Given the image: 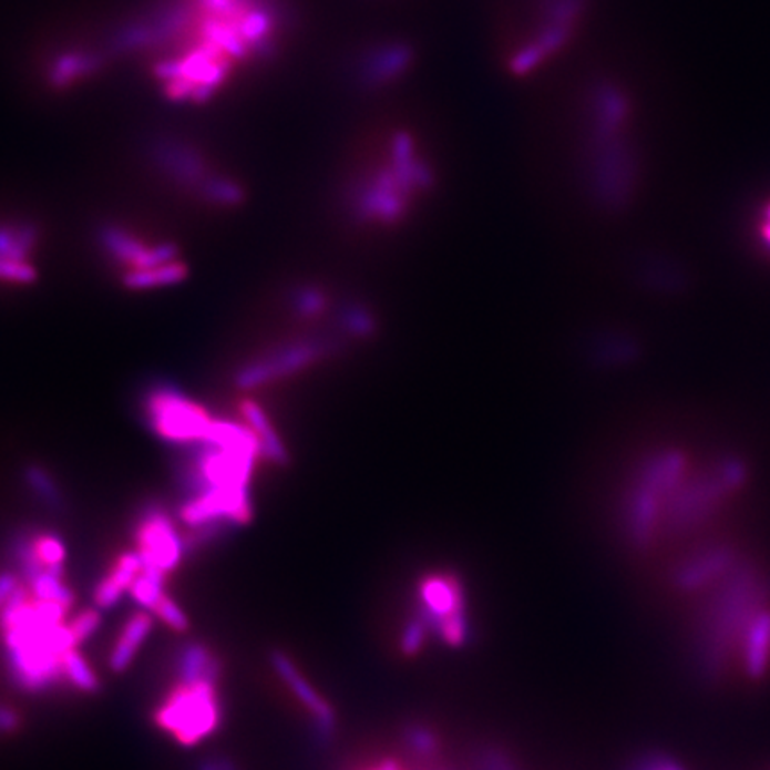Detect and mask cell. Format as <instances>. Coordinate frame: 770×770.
Segmentation results:
<instances>
[{"instance_id":"obj_5","label":"cell","mask_w":770,"mask_h":770,"mask_svg":"<svg viewBox=\"0 0 770 770\" xmlns=\"http://www.w3.org/2000/svg\"><path fill=\"white\" fill-rule=\"evenodd\" d=\"M763 593L752 579H737L710 606L702 626V660L710 669H719L729 655L743 646L758 620L766 614Z\"/></svg>"},{"instance_id":"obj_27","label":"cell","mask_w":770,"mask_h":770,"mask_svg":"<svg viewBox=\"0 0 770 770\" xmlns=\"http://www.w3.org/2000/svg\"><path fill=\"white\" fill-rule=\"evenodd\" d=\"M152 616L163 620L168 628L175 629V632H184L187 628L186 614L168 594L157 603V606L152 610Z\"/></svg>"},{"instance_id":"obj_20","label":"cell","mask_w":770,"mask_h":770,"mask_svg":"<svg viewBox=\"0 0 770 770\" xmlns=\"http://www.w3.org/2000/svg\"><path fill=\"white\" fill-rule=\"evenodd\" d=\"M22 479L34 496L51 511L63 509L64 496L54 476L40 464H29L23 468Z\"/></svg>"},{"instance_id":"obj_11","label":"cell","mask_w":770,"mask_h":770,"mask_svg":"<svg viewBox=\"0 0 770 770\" xmlns=\"http://www.w3.org/2000/svg\"><path fill=\"white\" fill-rule=\"evenodd\" d=\"M107 51L101 52L86 43L64 47L51 55L45 66V81L54 90H70L81 86L88 79L101 72L102 64L107 58Z\"/></svg>"},{"instance_id":"obj_16","label":"cell","mask_w":770,"mask_h":770,"mask_svg":"<svg viewBox=\"0 0 770 770\" xmlns=\"http://www.w3.org/2000/svg\"><path fill=\"white\" fill-rule=\"evenodd\" d=\"M175 675H177L178 684L218 681L219 664L209 647L189 643L178 651L175 658Z\"/></svg>"},{"instance_id":"obj_15","label":"cell","mask_w":770,"mask_h":770,"mask_svg":"<svg viewBox=\"0 0 770 770\" xmlns=\"http://www.w3.org/2000/svg\"><path fill=\"white\" fill-rule=\"evenodd\" d=\"M152 628H154V616L145 610L136 612L125 623L119 638H116V644L111 649L110 660H107L113 673H124L133 664L137 651L142 649L146 638L151 635Z\"/></svg>"},{"instance_id":"obj_22","label":"cell","mask_w":770,"mask_h":770,"mask_svg":"<svg viewBox=\"0 0 770 770\" xmlns=\"http://www.w3.org/2000/svg\"><path fill=\"white\" fill-rule=\"evenodd\" d=\"M63 678L81 692L93 694L101 688L99 676L78 647L70 649L63 657Z\"/></svg>"},{"instance_id":"obj_8","label":"cell","mask_w":770,"mask_h":770,"mask_svg":"<svg viewBox=\"0 0 770 770\" xmlns=\"http://www.w3.org/2000/svg\"><path fill=\"white\" fill-rule=\"evenodd\" d=\"M134 537L143 569L160 571L163 575L172 573L189 550L186 535H181L168 512L155 503L143 506L137 515Z\"/></svg>"},{"instance_id":"obj_4","label":"cell","mask_w":770,"mask_h":770,"mask_svg":"<svg viewBox=\"0 0 770 770\" xmlns=\"http://www.w3.org/2000/svg\"><path fill=\"white\" fill-rule=\"evenodd\" d=\"M151 155L157 170L172 183L189 189L211 206L233 209L247 198L243 184L216 168L209 155L195 143L172 136L160 137L152 145Z\"/></svg>"},{"instance_id":"obj_26","label":"cell","mask_w":770,"mask_h":770,"mask_svg":"<svg viewBox=\"0 0 770 770\" xmlns=\"http://www.w3.org/2000/svg\"><path fill=\"white\" fill-rule=\"evenodd\" d=\"M101 610L99 608L79 612L78 616L73 617L69 623L75 644L79 646V644L86 643L88 638H92L99 626H101Z\"/></svg>"},{"instance_id":"obj_31","label":"cell","mask_w":770,"mask_h":770,"mask_svg":"<svg viewBox=\"0 0 770 770\" xmlns=\"http://www.w3.org/2000/svg\"><path fill=\"white\" fill-rule=\"evenodd\" d=\"M201 770H237L233 766V761L225 760V758H213V760L204 761L201 766Z\"/></svg>"},{"instance_id":"obj_24","label":"cell","mask_w":770,"mask_h":770,"mask_svg":"<svg viewBox=\"0 0 770 770\" xmlns=\"http://www.w3.org/2000/svg\"><path fill=\"white\" fill-rule=\"evenodd\" d=\"M32 544L37 550V555L43 565L52 569H63V562L66 558V546L63 538L55 534H34Z\"/></svg>"},{"instance_id":"obj_23","label":"cell","mask_w":770,"mask_h":770,"mask_svg":"<svg viewBox=\"0 0 770 770\" xmlns=\"http://www.w3.org/2000/svg\"><path fill=\"white\" fill-rule=\"evenodd\" d=\"M166 575L160 571L143 569L134 579L133 587L129 591V596L133 597L142 610L152 614L157 603L166 596L165 591Z\"/></svg>"},{"instance_id":"obj_1","label":"cell","mask_w":770,"mask_h":770,"mask_svg":"<svg viewBox=\"0 0 770 770\" xmlns=\"http://www.w3.org/2000/svg\"><path fill=\"white\" fill-rule=\"evenodd\" d=\"M283 0H154L114 31L110 55L131 58L170 104H209L277 55Z\"/></svg>"},{"instance_id":"obj_10","label":"cell","mask_w":770,"mask_h":770,"mask_svg":"<svg viewBox=\"0 0 770 770\" xmlns=\"http://www.w3.org/2000/svg\"><path fill=\"white\" fill-rule=\"evenodd\" d=\"M318 356V348L312 342H297L288 347L277 348L266 356L248 360L237 368L233 382L242 391L260 388L274 380L283 379L292 371L306 368Z\"/></svg>"},{"instance_id":"obj_29","label":"cell","mask_w":770,"mask_h":770,"mask_svg":"<svg viewBox=\"0 0 770 770\" xmlns=\"http://www.w3.org/2000/svg\"><path fill=\"white\" fill-rule=\"evenodd\" d=\"M19 587V578H17L14 573H10V571L0 573V610L4 608L6 603L10 602V597L13 596L14 591Z\"/></svg>"},{"instance_id":"obj_3","label":"cell","mask_w":770,"mask_h":770,"mask_svg":"<svg viewBox=\"0 0 770 770\" xmlns=\"http://www.w3.org/2000/svg\"><path fill=\"white\" fill-rule=\"evenodd\" d=\"M58 603L32 597L20 585L0 610V628L13 684L25 692H42L63 678V657L78 647Z\"/></svg>"},{"instance_id":"obj_25","label":"cell","mask_w":770,"mask_h":770,"mask_svg":"<svg viewBox=\"0 0 770 770\" xmlns=\"http://www.w3.org/2000/svg\"><path fill=\"white\" fill-rule=\"evenodd\" d=\"M0 280L2 283L29 286V284L37 283L38 269L29 260L0 257Z\"/></svg>"},{"instance_id":"obj_14","label":"cell","mask_w":770,"mask_h":770,"mask_svg":"<svg viewBox=\"0 0 770 770\" xmlns=\"http://www.w3.org/2000/svg\"><path fill=\"white\" fill-rule=\"evenodd\" d=\"M142 571V555L137 553V550L120 556L116 564L111 567L110 573L95 585L93 603H95L96 608L99 610L113 608L131 591L134 579L140 576Z\"/></svg>"},{"instance_id":"obj_32","label":"cell","mask_w":770,"mask_h":770,"mask_svg":"<svg viewBox=\"0 0 770 770\" xmlns=\"http://www.w3.org/2000/svg\"><path fill=\"white\" fill-rule=\"evenodd\" d=\"M371 770H401L394 761H383L382 766L374 767Z\"/></svg>"},{"instance_id":"obj_6","label":"cell","mask_w":770,"mask_h":770,"mask_svg":"<svg viewBox=\"0 0 770 770\" xmlns=\"http://www.w3.org/2000/svg\"><path fill=\"white\" fill-rule=\"evenodd\" d=\"M143 414L161 441L196 446L209 438L216 418L174 383L160 382L146 389Z\"/></svg>"},{"instance_id":"obj_18","label":"cell","mask_w":770,"mask_h":770,"mask_svg":"<svg viewBox=\"0 0 770 770\" xmlns=\"http://www.w3.org/2000/svg\"><path fill=\"white\" fill-rule=\"evenodd\" d=\"M186 278L187 266L181 260H174L168 265L154 266V268L129 269L122 283L131 291H146V289L168 288V286L184 283Z\"/></svg>"},{"instance_id":"obj_12","label":"cell","mask_w":770,"mask_h":770,"mask_svg":"<svg viewBox=\"0 0 770 770\" xmlns=\"http://www.w3.org/2000/svg\"><path fill=\"white\" fill-rule=\"evenodd\" d=\"M421 597L427 605V614L441 629L442 638L450 644H461L468 629L455 582L448 578L427 579L421 587Z\"/></svg>"},{"instance_id":"obj_9","label":"cell","mask_w":770,"mask_h":770,"mask_svg":"<svg viewBox=\"0 0 770 770\" xmlns=\"http://www.w3.org/2000/svg\"><path fill=\"white\" fill-rule=\"evenodd\" d=\"M96 242L102 250L131 269L154 268L178 260V247L175 243L163 242L146 245L143 239L119 224H104L96 230Z\"/></svg>"},{"instance_id":"obj_30","label":"cell","mask_w":770,"mask_h":770,"mask_svg":"<svg viewBox=\"0 0 770 770\" xmlns=\"http://www.w3.org/2000/svg\"><path fill=\"white\" fill-rule=\"evenodd\" d=\"M19 728L17 711L8 707H0V733H11Z\"/></svg>"},{"instance_id":"obj_13","label":"cell","mask_w":770,"mask_h":770,"mask_svg":"<svg viewBox=\"0 0 770 770\" xmlns=\"http://www.w3.org/2000/svg\"><path fill=\"white\" fill-rule=\"evenodd\" d=\"M271 664H274L275 673L278 678L283 679L284 684L288 685L289 690L295 694V698L309 710L310 716L315 717L316 725L321 731L329 733L333 728V711L327 705L321 696L316 692L315 688L310 687L309 681L304 678L301 673H298L297 667L289 660L288 655L275 651L271 655Z\"/></svg>"},{"instance_id":"obj_17","label":"cell","mask_w":770,"mask_h":770,"mask_svg":"<svg viewBox=\"0 0 770 770\" xmlns=\"http://www.w3.org/2000/svg\"><path fill=\"white\" fill-rule=\"evenodd\" d=\"M242 414L245 423L250 427L251 432L259 439L260 453L268 461L275 464H286L288 452L284 448L283 441L275 432L274 424L269 423L268 415L263 411V407L254 400H245L242 403Z\"/></svg>"},{"instance_id":"obj_21","label":"cell","mask_w":770,"mask_h":770,"mask_svg":"<svg viewBox=\"0 0 770 770\" xmlns=\"http://www.w3.org/2000/svg\"><path fill=\"white\" fill-rule=\"evenodd\" d=\"M29 591H31L32 597L37 599H42V602L58 603V605L64 606L66 610H70L73 605V594L63 582V569H49L42 571L40 575L34 576V578L28 582Z\"/></svg>"},{"instance_id":"obj_2","label":"cell","mask_w":770,"mask_h":770,"mask_svg":"<svg viewBox=\"0 0 770 770\" xmlns=\"http://www.w3.org/2000/svg\"><path fill=\"white\" fill-rule=\"evenodd\" d=\"M189 448L178 479L184 491L178 517L189 528L187 547L250 523L251 474L263 455L250 427L230 420H215L209 438Z\"/></svg>"},{"instance_id":"obj_28","label":"cell","mask_w":770,"mask_h":770,"mask_svg":"<svg viewBox=\"0 0 770 770\" xmlns=\"http://www.w3.org/2000/svg\"><path fill=\"white\" fill-rule=\"evenodd\" d=\"M292 304H295L300 315L312 316L324 307V297L315 289H301L292 298Z\"/></svg>"},{"instance_id":"obj_7","label":"cell","mask_w":770,"mask_h":770,"mask_svg":"<svg viewBox=\"0 0 770 770\" xmlns=\"http://www.w3.org/2000/svg\"><path fill=\"white\" fill-rule=\"evenodd\" d=\"M216 684L175 685L155 710V725L186 748L209 739L222 722Z\"/></svg>"},{"instance_id":"obj_19","label":"cell","mask_w":770,"mask_h":770,"mask_svg":"<svg viewBox=\"0 0 770 770\" xmlns=\"http://www.w3.org/2000/svg\"><path fill=\"white\" fill-rule=\"evenodd\" d=\"M40 239V228L32 222H4L0 224V257L28 260Z\"/></svg>"}]
</instances>
